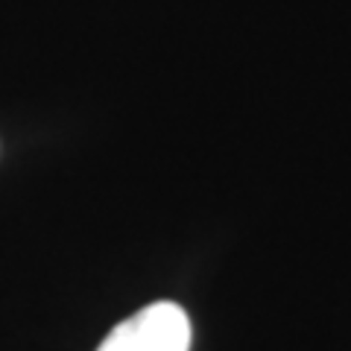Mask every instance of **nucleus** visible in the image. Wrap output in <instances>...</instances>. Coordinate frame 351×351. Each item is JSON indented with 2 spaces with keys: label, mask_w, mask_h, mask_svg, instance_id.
<instances>
[{
  "label": "nucleus",
  "mask_w": 351,
  "mask_h": 351,
  "mask_svg": "<svg viewBox=\"0 0 351 351\" xmlns=\"http://www.w3.org/2000/svg\"><path fill=\"white\" fill-rule=\"evenodd\" d=\"M191 319L182 304L152 302L114 325L97 351H191Z\"/></svg>",
  "instance_id": "f257e3e1"
}]
</instances>
